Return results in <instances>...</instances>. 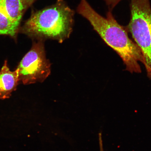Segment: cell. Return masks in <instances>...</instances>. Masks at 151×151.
Wrapping results in <instances>:
<instances>
[{"label":"cell","instance_id":"obj_1","mask_svg":"<svg viewBox=\"0 0 151 151\" xmlns=\"http://www.w3.org/2000/svg\"><path fill=\"white\" fill-rule=\"evenodd\" d=\"M78 14L86 18L101 39L118 54L130 73H140L139 63H143L142 53L137 45L128 37L127 31L119 24L111 11L103 17L96 12L86 0H80Z\"/></svg>","mask_w":151,"mask_h":151},{"label":"cell","instance_id":"obj_2","mask_svg":"<svg viewBox=\"0 0 151 151\" xmlns=\"http://www.w3.org/2000/svg\"><path fill=\"white\" fill-rule=\"evenodd\" d=\"M74 12L64 0L40 10L33 9L30 17L21 26L19 33L35 41L50 39L62 43L70 37Z\"/></svg>","mask_w":151,"mask_h":151},{"label":"cell","instance_id":"obj_3","mask_svg":"<svg viewBox=\"0 0 151 151\" xmlns=\"http://www.w3.org/2000/svg\"><path fill=\"white\" fill-rule=\"evenodd\" d=\"M131 19L127 29L142 54L147 76L151 80V7L149 0H131Z\"/></svg>","mask_w":151,"mask_h":151},{"label":"cell","instance_id":"obj_4","mask_svg":"<svg viewBox=\"0 0 151 151\" xmlns=\"http://www.w3.org/2000/svg\"><path fill=\"white\" fill-rule=\"evenodd\" d=\"M44 42L34 41L16 69L20 82L24 85L43 82L50 75L51 64L46 58Z\"/></svg>","mask_w":151,"mask_h":151},{"label":"cell","instance_id":"obj_5","mask_svg":"<svg viewBox=\"0 0 151 151\" xmlns=\"http://www.w3.org/2000/svg\"><path fill=\"white\" fill-rule=\"evenodd\" d=\"M35 0H0V35L16 42L22 20Z\"/></svg>","mask_w":151,"mask_h":151},{"label":"cell","instance_id":"obj_6","mask_svg":"<svg viewBox=\"0 0 151 151\" xmlns=\"http://www.w3.org/2000/svg\"><path fill=\"white\" fill-rule=\"evenodd\" d=\"M20 82L17 70L12 71L5 60L0 70V99H9Z\"/></svg>","mask_w":151,"mask_h":151},{"label":"cell","instance_id":"obj_7","mask_svg":"<svg viewBox=\"0 0 151 151\" xmlns=\"http://www.w3.org/2000/svg\"><path fill=\"white\" fill-rule=\"evenodd\" d=\"M111 11L122 0H104Z\"/></svg>","mask_w":151,"mask_h":151},{"label":"cell","instance_id":"obj_8","mask_svg":"<svg viewBox=\"0 0 151 151\" xmlns=\"http://www.w3.org/2000/svg\"><path fill=\"white\" fill-rule=\"evenodd\" d=\"M99 151H105L103 145L102 135L101 133L99 134Z\"/></svg>","mask_w":151,"mask_h":151},{"label":"cell","instance_id":"obj_9","mask_svg":"<svg viewBox=\"0 0 151 151\" xmlns=\"http://www.w3.org/2000/svg\"><path fill=\"white\" fill-rule=\"evenodd\" d=\"M35 1H37V0H35Z\"/></svg>","mask_w":151,"mask_h":151}]
</instances>
